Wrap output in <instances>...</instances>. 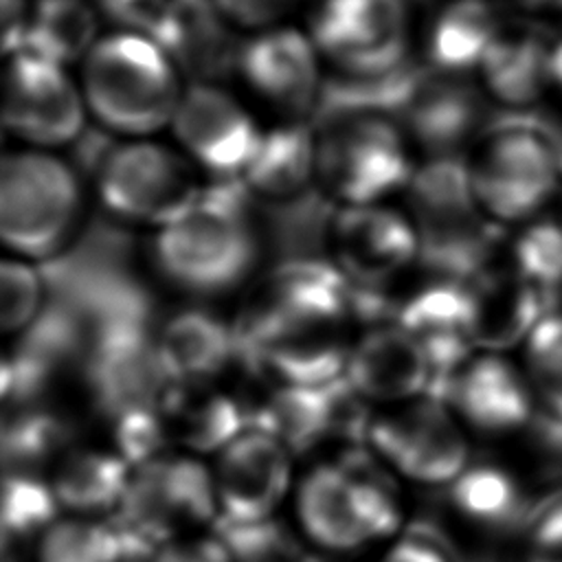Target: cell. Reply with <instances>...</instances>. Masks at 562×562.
Instances as JSON below:
<instances>
[{
  "label": "cell",
  "mask_w": 562,
  "mask_h": 562,
  "mask_svg": "<svg viewBox=\"0 0 562 562\" xmlns=\"http://www.w3.org/2000/svg\"><path fill=\"white\" fill-rule=\"evenodd\" d=\"M66 450L64 424L53 413H22L4 426V457L15 463V472L33 474L46 463L53 468Z\"/></svg>",
  "instance_id": "obj_35"
},
{
  "label": "cell",
  "mask_w": 562,
  "mask_h": 562,
  "mask_svg": "<svg viewBox=\"0 0 562 562\" xmlns=\"http://www.w3.org/2000/svg\"><path fill=\"white\" fill-rule=\"evenodd\" d=\"M540 389H542L544 402L549 406V415H553L562 422V378L551 380V382H542Z\"/></svg>",
  "instance_id": "obj_45"
},
{
  "label": "cell",
  "mask_w": 562,
  "mask_h": 562,
  "mask_svg": "<svg viewBox=\"0 0 562 562\" xmlns=\"http://www.w3.org/2000/svg\"><path fill=\"white\" fill-rule=\"evenodd\" d=\"M551 145H553V151H555V158H558V165H560V171H562V125H560L555 138L551 140Z\"/></svg>",
  "instance_id": "obj_48"
},
{
  "label": "cell",
  "mask_w": 562,
  "mask_h": 562,
  "mask_svg": "<svg viewBox=\"0 0 562 562\" xmlns=\"http://www.w3.org/2000/svg\"><path fill=\"white\" fill-rule=\"evenodd\" d=\"M169 130L195 169L215 178H241L263 134L235 94L209 81L184 88Z\"/></svg>",
  "instance_id": "obj_13"
},
{
  "label": "cell",
  "mask_w": 562,
  "mask_h": 562,
  "mask_svg": "<svg viewBox=\"0 0 562 562\" xmlns=\"http://www.w3.org/2000/svg\"><path fill=\"white\" fill-rule=\"evenodd\" d=\"M61 516L48 481L13 472L4 476L2 487V547L4 558L11 551L22 553L42 538V533Z\"/></svg>",
  "instance_id": "obj_30"
},
{
  "label": "cell",
  "mask_w": 562,
  "mask_h": 562,
  "mask_svg": "<svg viewBox=\"0 0 562 562\" xmlns=\"http://www.w3.org/2000/svg\"><path fill=\"white\" fill-rule=\"evenodd\" d=\"M114 450L134 468L176 450L156 406H138L114 417Z\"/></svg>",
  "instance_id": "obj_38"
},
{
  "label": "cell",
  "mask_w": 562,
  "mask_h": 562,
  "mask_svg": "<svg viewBox=\"0 0 562 562\" xmlns=\"http://www.w3.org/2000/svg\"><path fill=\"white\" fill-rule=\"evenodd\" d=\"M88 114L123 138H149L171 125L184 92L176 59L149 37L110 31L79 64Z\"/></svg>",
  "instance_id": "obj_3"
},
{
  "label": "cell",
  "mask_w": 562,
  "mask_h": 562,
  "mask_svg": "<svg viewBox=\"0 0 562 562\" xmlns=\"http://www.w3.org/2000/svg\"><path fill=\"white\" fill-rule=\"evenodd\" d=\"M503 22L487 0H450L432 18L424 50L430 68L443 75L476 72Z\"/></svg>",
  "instance_id": "obj_27"
},
{
  "label": "cell",
  "mask_w": 562,
  "mask_h": 562,
  "mask_svg": "<svg viewBox=\"0 0 562 562\" xmlns=\"http://www.w3.org/2000/svg\"><path fill=\"white\" fill-rule=\"evenodd\" d=\"M83 184L61 156L18 147L0 165V237L7 255L40 261L61 252L83 215Z\"/></svg>",
  "instance_id": "obj_5"
},
{
  "label": "cell",
  "mask_w": 562,
  "mask_h": 562,
  "mask_svg": "<svg viewBox=\"0 0 562 562\" xmlns=\"http://www.w3.org/2000/svg\"><path fill=\"white\" fill-rule=\"evenodd\" d=\"M470 290V340L485 351H498L529 336L547 318L553 292L522 277L479 272Z\"/></svg>",
  "instance_id": "obj_24"
},
{
  "label": "cell",
  "mask_w": 562,
  "mask_h": 562,
  "mask_svg": "<svg viewBox=\"0 0 562 562\" xmlns=\"http://www.w3.org/2000/svg\"><path fill=\"white\" fill-rule=\"evenodd\" d=\"M531 551L562 558V503L553 505L540 516L533 529Z\"/></svg>",
  "instance_id": "obj_44"
},
{
  "label": "cell",
  "mask_w": 562,
  "mask_h": 562,
  "mask_svg": "<svg viewBox=\"0 0 562 562\" xmlns=\"http://www.w3.org/2000/svg\"><path fill=\"white\" fill-rule=\"evenodd\" d=\"M551 83L562 90V37L551 46Z\"/></svg>",
  "instance_id": "obj_46"
},
{
  "label": "cell",
  "mask_w": 562,
  "mask_h": 562,
  "mask_svg": "<svg viewBox=\"0 0 562 562\" xmlns=\"http://www.w3.org/2000/svg\"><path fill=\"white\" fill-rule=\"evenodd\" d=\"M331 266L349 283L382 285L400 277L422 252V233L411 215L386 204L340 206L327 231Z\"/></svg>",
  "instance_id": "obj_14"
},
{
  "label": "cell",
  "mask_w": 562,
  "mask_h": 562,
  "mask_svg": "<svg viewBox=\"0 0 562 562\" xmlns=\"http://www.w3.org/2000/svg\"><path fill=\"white\" fill-rule=\"evenodd\" d=\"M402 112L408 140L432 158L454 156L479 127L481 94L465 77L430 70L417 77Z\"/></svg>",
  "instance_id": "obj_20"
},
{
  "label": "cell",
  "mask_w": 562,
  "mask_h": 562,
  "mask_svg": "<svg viewBox=\"0 0 562 562\" xmlns=\"http://www.w3.org/2000/svg\"><path fill=\"white\" fill-rule=\"evenodd\" d=\"M448 402L463 426L481 432H507L531 419L525 380L496 351L470 356L454 371Z\"/></svg>",
  "instance_id": "obj_19"
},
{
  "label": "cell",
  "mask_w": 562,
  "mask_h": 562,
  "mask_svg": "<svg viewBox=\"0 0 562 562\" xmlns=\"http://www.w3.org/2000/svg\"><path fill=\"white\" fill-rule=\"evenodd\" d=\"M195 165L171 145L123 138L99 162L94 193L114 217L158 228L202 191Z\"/></svg>",
  "instance_id": "obj_8"
},
{
  "label": "cell",
  "mask_w": 562,
  "mask_h": 562,
  "mask_svg": "<svg viewBox=\"0 0 562 562\" xmlns=\"http://www.w3.org/2000/svg\"><path fill=\"white\" fill-rule=\"evenodd\" d=\"M228 549L233 562H299L301 533L288 529L277 516L255 522H237L217 516L211 529Z\"/></svg>",
  "instance_id": "obj_34"
},
{
  "label": "cell",
  "mask_w": 562,
  "mask_h": 562,
  "mask_svg": "<svg viewBox=\"0 0 562 562\" xmlns=\"http://www.w3.org/2000/svg\"><path fill=\"white\" fill-rule=\"evenodd\" d=\"M527 356L540 384L562 378V316H547L533 327Z\"/></svg>",
  "instance_id": "obj_40"
},
{
  "label": "cell",
  "mask_w": 562,
  "mask_h": 562,
  "mask_svg": "<svg viewBox=\"0 0 562 562\" xmlns=\"http://www.w3.org/2000/svg\"><path fill=\"white\" fill-rule=\"evenodd\" d=\"M413 173L404 127L380 112L342 114L316 134V180L340 206L386 202Z\"/></svg>",
  "instance_id": "obj_6"
},
{
  "label": "cell",
  "mask_w": 562,
  "mask_h": 562,
  "mask_svg": "<svg viewBox=\"0 0 562 562\" xmlns=\"http://www.w3.org/2000/svg\"><path fill=\"white\" fill-rule=\"evenodd\" d=\"M367 446L402 481L450 485L468 468V439L454 411L432 395L378 408Z\"/></svg>",
  "instance_id": "obj_9"
},
{
  "label": "cell",
  "mask_w": 562,
  "mask_h": 562,
  "mask_svg": "<svg viewBox=\"0 0 562 562\" xmlns=\"http://www.w3.org/2000/svg\"><path fill=\"white\" fill-rule=\"evenodd\" d=\"M35 562H121L123 533L105 518L61 514L37 540Z\"/></svg>",
  "instance_id": "obj_32"
},
{
  "label": "cell",
  "mask_w": 562,
  "mask_h": 562,
  "mask_svg": "<svg viewBox=\"0 0 562 562\" xmlns=\"http://www.w3.org/2000/svg\"><path fill=\"white\" fill-rule=\"evenodd\" d=\"M351 283L331 263L290 261L268 272L233 323L239 353L272 386L318 389L345 375Z\"/></svg>",
  "instance_id": "obj_1"
},
{
  "label": "cell",
  "mask_w": 562,
  "mask_h": 562,
  "mask_svg": "<svg viewBox=\"0 0 562 562\" xmlns=\"http://www.w3.org/2000/svg\"><path fill=\"white\" fill-rule=\"evenodd\" d=\"M342 378L364 404L389 408L426 395L432 364L413 334L386 323L353 338Z\"/></svg>",
  "instance_id": "obj_17"
},
{
  "label": "cell",
  "mask_w": 562,
  "mask_h": 562,
  "mask_svg": "<svg viewBox=\"0 0 562 562\" xmlns=\"http://www.w3.org/2000/svg\"><path fill=\"white\" fill-rule=\"evenodd\" d=\"M156 411L171 446L202 459L248 428L241 404L220 384H167Z\"/></svg>",
  "instance_id": "obj_22"
},
{
  "label": "cell",
  "mask_w": 562,
  "mask_h": 562,
  "mask_svg": "<svg viewBox=\"0 0 562 562\" xmlns=\"http://www.w3.org/2000/svg\"><path fill=\"white\" fill-rule=\"evenodd\" d=\"M307 33L340 75L380 79L402 70L411 13L406 0H318Z\"/></svg>",
  "instance_id": "obj_11"
},
{
  "label": "cell",
  "mask_w": 562,
  "mask_h": 562,
  "mask_svg": "<svg viewBox=\"0 0 562 562\" xmlns=\"http://www.w3.org/2000/svg\"><path fill=\"white\" fill-rule=\"evenodd\" d=\"M527 562H562V558H555V555H547V553H536V551H531Z\"/></svg>",
  "instance_id": "obj_49"
},
{
  "label": "cell",
  "mask_w": 562,
  "mask_h": 562,
  "mask_svg": "<svg viewBox=\"0 0 562 562\" xmlns=\"http://www.w3.org/2000/svg\"><path fill=\"white\" fill-rule=\"evenodd\" d=\"M316 551V549H314ZM340 555H331V553H323V551H316L314 555H305L299 560V562H338Z\"/></svg>",
  "instance_id": "obj_47"
},
{
  "label": "cell",
  "mask_w": 562,
  "mask_h": 562,
  "mask_svg": "<svg viewBox=\"0 0 562 562\" xmlns=\"http://www.w3.org/2000/svg\"><path fill=\"white\" fill-rule=\"evenodd\" d=\"M235 64L248 90L292 121L318 99L325 61L307 31L279 24L252 33L239 46Z\"/></svg>",
  "instance_id": "obj_16"
},
{
  "label": "cell",
  "mask_w": 562,
  "mask_h": 562,
  "mask_svg": "<svg viewBox=\"0 0 562 562\" xmlns=\"http://www.w3.org/2000/svg\"><path fill=\"white\" fill-rule=\"evenodd\" d=\"M44 303V281L33 261L7 255L0 263V327L4 336L24 331Z\"/></svg>",
  "instance_id": "obj_36"
},
{
  "label": "cell",
  "mask_w": 562,
  "mask_h": 562,
  "mask_svg": "<svg viewBox=\"0 0 562 562\" xmlns=\"http://www.w3.org/2000/svg\"><path fill=\"white\" fill-rule=\"evenodd\" d=\"M373 562H450L446 551L430 540L406 536L389 542Z\"/></svg>",
  "instance_id": "obj_43"
},
{
  "label": "cell",
  "mask_w": 562,
  "mask_h": 562,
  "mask_svg": "<svg viewBox=\"0 0 562 562\" xmlns=\"http://www.w3.org/2000/svg\"><path fill=\"white\" fill-rule=\"evenodd\" d=\"M88 116L79 79L66 66L29 50L7 57L2 121L20 147L55 151L83 132Z\"/></svg>",
  "instance_id": "obj_12"
},
{
  "label": "cell",
  "mask_w": 562,
  "mask_h": 562,
  "mask_svg": "<svg viewBox=\"0 0 562 562\" xmlns=\"http://www.w3.org/2000/svg\"><path fill=\"white\" fill-rule=\"evenodd\" d=\"M217 516L211 463L171 450L132 470L119 527L151 544H162L211 531Z\"/></svg>",
  "instance_id": "obj_7"
},
{
  "label": "cell",
  "mask_w": 562,
  "mask_h": 562,
  "mask_svg": "<svg viewBox=\"0 0 562 562\" xmlns=\"http://www.w3.org/2000/svg\"><path fill=\"white\" fill-rule=\"evenodd\" d=\"M514 272L549 292L562 285V224H529L514 241Z\"/></svg>",
  "instance_id": "obj_37"
},
{
  "label": "cell",
  "mask_w": 562,
  "mask_h": 562,
  "mask_svg": "<svg viewBox=\"0 0 562 562\" xmlns=\"http://www.w3.org/2000/svg\"><path fill=\"white\" fill-rule=\"evenodd\" d=\"M468 173L479 209L501 224L533 220L562 184L551 140L522 127H505L483 140L468 160Z\"/></svg>",
  "instance_id": "obj_10"
},
{
  "label": "cell",
  "mask_w": 562,
  "mask_h": 562,
  "mask_svg": "<svg viewBox=\"0 0 562 562\" xmlns=\"http://www.w3.org/2000/svg\"><path fill=\"white\" fill-rule=\"evenodd\" d=\"M241 180L266 200H290L316 180V134L301 121L266 127Z\"/></svg>",
  "instance_id": "obj_28"
},
{
  "label": "cell",
  "mask_w": 562,
  "mask_h": 562,
  "mask_svg": "<svg viewBox=\"0 0 562 562\" xmlns=\"http://www.w3.org/2000/svg\"><path fill=\"white\" fill-rule=\"evenodd\" d=\"M551 46L536 26L503 24L476 70L483 90L507 108L538 103L553 88Z\"/></svg>",
  "instance_id": "obj_25"
},
{
  "label": "cell",
  "mask_w": 562,
  "mask_h": 562,
  "mask_svg": "<svg viewBox=\"0 0 562 562\" xmlns=\"http://www.w3.org/2000/svg\"><path fill=\"white\" fill-rule=\"evenodd\" d=\"M154 340L169 384H217L241 356L235 327L206 310L173 314Z\"/></svg>",
  "instance_id": "obj_21"
},
{
  "label": "cell",
  "mask_w": 562,
  "mask_h": 562,
  "mask_svg": "<svg viewBox=\"0 0 562 562\" xmlns=\"http://www.w3.org/2000/svg\"><path fill=\"white\" fill-rule=\"evenodd\" d=\"M393 479L371 450L312 465L292 494L296 531L312 549L340 558L393 538L404 522Z\"/></svg>",
  "instance_id": "obj_2"
},
{
  "label": "cell",
  "mask_w": 562,
  "mask_h": 562,
  "mask_svg": "<svg viewBox=\"0 0 562 562\" xmlns=\"http://www.w3.org/2000/svg\"><path fill=\"white\" fill-rule=\"evenodd\" d=\"M224 24L252 33L283 24L296 0H209Z\"/></svg>",
  "instance_id": "obj_39"
},
{
  "label": "cell",
  "mask_w": 562,
  "mask_h": 562,
  "mask_svg": "<svg viewBox=\"0 0 562 562\" xmlns=\"http://www.w3.org/2000/svg\"><path fill=\"white\" fill-rule=\"evenodd\" d=\"M88 384L114 417L130 408L156 406L169 384L156 353V340L140 329L116 325L101 331L88 362Z\"/></svg>",
  "instance_id": "obj_18"
},
{
  "label": "cell",
  "mask_w": 562,
  "mask_h": 562,
  "mask_svg": "<svg viewBox=\"0 0 562 562\" xmlns=\"http://www.w3.org/2000/svg\"><path fill=\"white\" fill-rule=\"evenodd\" d=\"M176 2H180L182 7H198V4H204L209 0H176Z\"/></svg>",
  "instance_id": "obj_50"
},
{
  "label": "cell",
  "mask_w": 562,
  "mask_h": 562,
  "mask_svg": "<svg viewBox=\"0 0 562 562\" xmlns=\"http://www.w3.org/2000/svg\"><path fill=\"white\" fill-rule=\"evenodd\" d=\"M151 255L173 288L220 296L248 279L259 257V237L235 195L200 191L189 206L156 228Z\"/></svg>",
  "instance_id": "obj_4"
},
{
  "label": "cell",
  "mask_w": 562,
  "mask_h": 562,
  "mask_svg": "<svg viewBox=\"0 0 562 562\" xmlns=\"http://www.w3.org/2000/svg\"><path fill=\"white\" fill-rule=\"evenodd\" d=\"M101 35V11L94 2L35 0L22 50L68 68L81 64Z\"/></svg>",
  "instance_id": "obj_29"
},
{
  "label": "cell",
  "mask_w": 562,
  "mask_h": 562,
  "mask_svg": "<svg viewBox=\"0 0 562 562\" xmlns=\"http://www.w3.org/2000/svg\"><path fill=\"white\" fill-rule=\"evenodd\" d=\"M560 224H562V222H560Z\"/></svg>",
  "instance_id": "obj_51"
},
{
  "label": "cell",
  "mask_w": 562,
  "mask_h": 562,
  "mask_svg": "<svg viewBox=\"0 0 562 562\" xmlns=\"http://www.w3.org/2000/svg\"><path fill=\"white\" fill-rule=\"evenodd\" d=\"M413 334L428 353L432 378L450 373L470 358V290L457 281L426 283L406 296L395 321Z\"/></svg>",
  "instance_id": "obj_23"
},
{
  "label": "cell",
  "mask_w": 562,
  "mask_h": 562,
  "mask_svg": "<svg viewBox=\"0 0 562 562\" xmlns=\"http://www.w3.org/2000/svg\"><path fill=\"white\" fill-rule=\"evenodd\" d=\"M132 465L114 448H68L50 468V487L61 514L105 518L119 514Z\"/></svg>",
  "instance_id": "obj_26"
},
{
  "label": "cell",
  "mask_w": 562,
  "mask_h": 562,
  "mask_svg": "<svg viewBox=\"0 0 562 562\" xmlns=\"http://www.w3.org/2000/svg\"><path fill=\"white\" fill-rule=\"evenodd\" d=\"M31 4L26 0H0V37L4 57L22 50Z\"/></svg>",
  "instance_id": "obj_42"
},
{
  "label": "cell",
  "mask_w": 562,
  "mask_h": 562,
  "mask_svg": "<svg viewBox=\"0 0 562 562\" xmlns=\"http://www.w3.org/2000/svg\"><path fill=\"white\" fill-rule=\"evenodd\" d=\"M448 490L454 512L481 527H505L522 512L518 483L496 465H468Z\"/></svg>",
  "instance_id": "obj_31"
},
{
  "label": "cell",
  "mask_w": 562,
  "mask_h": 562,
  "mask_svg": "<svg viewBox=\"0 0 562 562\" xmlns=\"http://www.w3.org/2000/svg\"><path fill=\"white\" fill-rule=\"evenodd\" d=\"M97 7L101 15L119 24V31L149 37L173 59L178 57L184 44L189 7L176 0H97Z\"/></svg>",
  "instance_id": "obj_33"
},
{
  "label": "cell",
  "mask_w": 562,
  "mask_h": 562,
  "mask_svg": "<svg viewBox=\"0 0 562 562\" xmlns=\"http://www.w3.org/2000/svg\"><path fill=\"white\" fill-rule=\"evenodd\" d=\"M211 472L220 516L237 522L277 516L296 487L294 454L255 426L241 430L215 454Z\"/></svg>",
  "instance_id": "obj_15"
},
{
  "label": "cell",
  "mask_w": 562,
  "mask_h": 562,
  "mask_svg": "<svg viewBox=\"0 0 562 562\" xmlns=\"http://www.w3.org/2000/svg\"><path fill=\"white\" fill-rule=\"evenodd\" d=\"M147 562H233V558L213 531H202L156 544Z\"/></svg>",
  "instance_id": "obj_41"
}]
</instances>
